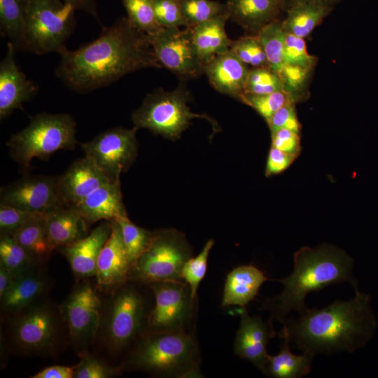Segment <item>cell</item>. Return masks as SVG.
Here are the masks:
<instances>
[{
	"label": "cell",
	"instance_id": "obj_1",
	"mask_svg": "<svg viewBox=\"0 0 378 378\" xmlns=\"http://www.w3.org/2000/svg\"><path fill=\"white\" fill-rule=\"evenodd\" d=\"M56 75L69 89L89 92L146 68H161L146 34L121 18L97 38L76 50L65 49Z\"/></svg>",
	"mask_w": 378,
	"mask_h": 378
},
{
	"label": "cell",
	"instance_id": "obj_2",
	"mask_svg": "<svg viewBox=\"0 0 378 378\" xmlns=\"http://www.w3.org/2000/svg\"><path fill=\"white\" fill-rule=\"evenodd\" d=\"M370 295L355 290L349 300H337L326 307L307 309L296 318L286 319L279 333L290 348L302 352L353 353L372 337L377 323Z\"/></svg>",
	"mask_w": 378,
	"mask_h": 378
},
{
	"label": "cell",
	"instance_id": "obj_3",
	"mask_svg": "<svg viewBox=\"0 0 378 378\" xmlns=\"http://www.w3.org/2000/svg\"><path fill=\"white\" fill-rule=\"evenodd\" d=\"M292 273L274 280L284 285L278 295L266 298L262 310L270 312L269 320L283 323L292 311L302 314L307 307V295L332 284H351L358 290L357 280L352 274L354 260L342 249L323 244L316 248L303 246L293 254Z\"/></svg>",
	"mask_w": 378,
	"mask_h": 378
},
{
	"label": "cell",
	"instance_id": "obj_4",
	"mask_svg": "<svg viewBox=\"0 0 378 378\" xmlns=\"http://www.w3.org/2000/svg\"><path fill=\"white\" fill-rule=\"evenodd\" d=\"M130 364L162 377H202L198 344L187 330L148 332L133 351Z\"/></svg>",
	"mask_w": 378,
	"mask_h": 378
},
{
	"label": "cell",
	"instance_id": "obj_5",
	"mask_svg": "<svg viewBox=\"0 0 378 378\" xmlns=\"http://www.w3.org/2000/svg\"><path fill=\"white\" fill-rule=\"evenodd\" d=\"M76 123L66 113H41L33 117L22 130L13 134L7 142L12 158L23 169L34 158L47 160L61 149H74Z\"/></svg>",
	"mask_w": 378,
	"mask_h": 378
},
{
	"label": "cell",
	"instance_id": "obj_6",
	"mask_svg": "<svg viewBox=\"0 0 378 378\" xmlns=\"http://www.w3.org/2000/svg\"><path fill=\"white\" fill-rule=\"evenodd\" d=\"M190 99L189 91L183 85L172 91L158 88L148 93L132 113L134 127L176 140L189 127L191 120L197 118L207 120L217 131L218 127L211 118L191 111L188 104Z\"/></svg>",
	"mask_w": 378,
	"mask_h": 378
},
{
	"label": "cell",
	"instance_id": "obj_7",
	"mask_svg": "<svg viewBox=\"0 0 378 378\" xmlns=\"http://www.w3.org/2000/svg\"><path fill=\"white\" fill-rule=\"evenodd\" d=\"M191 257L183 232L173 228L155 230L147 249L132 265L128 280L146 284L182 280L181 270Z\"/></svg>",
	"mask_w": 378,
	"mask_h": 378
},
{
	"label": "cell",
	"instance_id": "obj_8",
	"mask_svg": "<svg viewBox=\"0 0 378 378\" xmlns=\"http://www.w3.org/2000/svg\"><path fill=\"white\" fill-rule=\"evenodd\" d=\"M76 9L62 0H29L24 50L43 55L61 53L75 27Z\"/></svg>",
	"mask_w": 378,
	"mask_h": 378
},
{
	"label": "cell",
	"instance_id": "obj_9",
	"mask_svg": "<svg viewBox=\"0 0 378 378\" xmlns=\"http://www.w3.org/2000/svg\"><path fill=\"white\" fill-rule=\"evenodd\" d=\"M155 296V306L147 318L148 332L187 330L193 319L197 300L183 280L148 284Z\"/></svg>",
	"mask_w": 378,
	"mask_h": 378
},
{
	"label": "cell",
	"instance_id": "obj_10",
	"mask_svg": "<svg viewBox=\"0 0 378 378\" xmlns=\"http://www.w3.org/2000/svg\"><path fill=\"white\" fill-rule=\"evenodd\" d=\"M137 129L113 127L80 144L90 158L111 182H120L122 173L128 170L138 153Z\"/></svg>",
	"mask_w": 378,
	"mask_h": 378
},
{
	"label": "cell",
	"instance_id": "obj_11",
	"mask_svg": "<svg viewBox=\"0 0 378 378\" xmlns=\"http://www.w3.org/2000/svg\"><path fill=\"white\" fill-rule=\"evenodd\" d=\"M146 36L162 67L183 79L204 74V64L196 51L190 27H162Z\"/></svg>",
	"mask_w": 378,
	"mask_h": 378
},
{
	"label": "cell",
	"instance_id": "obj_12",
	"mask_svg": "<svg viewBox=\"0 0 378 378\" xmlns=\"http://www.w3.org/2000/svg\"><path fill=\"white\" fill-rule=\"evenodd\" d=\"M58 177L34 175L18 179L1 188L0 205L43 214L64 206Z\"/></svg>",
	"mask_w": 378,
	"mask_h": 378
},
{
	"label": "cell",
	"instance_id": "obj_13",
	"mask_svg": "<svg viewBox=\"0 0 378 378\" xmlns=\"http://www.w3.org/2000/svg\"><path fill=\"white\" fill-rule=\"evenodd\" d=\"M106 324L111 346L122 350L140 332L144 318V303L140 293L132 285L118 290L111 302Z\"/></svg>",
	"mask_w": 378,
	"mask_h": 378
},
{
	"label": "cell",
	"instance_id": "obj_14",
	"mask_svg": "<svg viewBox=\"0 0 378 378\" xmlns=\"http://www.w3.org/2000/svg\"><path fill=\"white\" fill-rule=\"evenodd\" d=\"M13 330L15 344L25 353H39L55 344L58 319L47 304L29 305L20 312Z\"/></svg>",
	"mask_w": 378,
	"mask_h": 378
},
{
	"label": "cell",
	"instance_id": "obj_15",
	"mask_svg": "<svg viewBox=\"0 0 378 378\" xmlns=\"http://www.w3.org/2000/svg\"><path fill=\"white\" fill-rule=\"evenodd\" d=\"M101 301L89 284L77 286L61 307V314L74 342L95 336L100 320Z\"/></svg>",
	"mask_w": 378,
	"mask_h": 378
},
{
	"label": "cell",
	"instance_id": "obj_16",
	"mask_svg": "<svg viewBox=\"0 0 378 378\" xmlns=\"http://www.w3.org/2000/svg\"><path fill=\"white\" fill-rule=\"evenodd\" d=\"M239 314L240 324L233 344L234 354L265 374L269 358L267 346L276 335L272 321H264L258 315L250 316L245 307H241Z\"/></svg>",
	"mask_w": 378,
	"mask_h": 378
},
{
	"label": "cell",
	"instance_id": "obj_17",
	"mask_svg": "<svg viewBox=\"0 0 378 378\" xmlns=\"http://www.w3.org/2000/svg\"><path fill=\"white\" fill-rule=\"evenodd\" d=\"M15 47L9 42L0 63V118L8 117L15 109L31 99L38 87L20 70L15 59Z\"/></svg>",
	"mask_w": 378,
	"mask_h": 378
},
{
	"label": "cell",
	"instance_id": "obj_18",
	"mask_svg": "<svg viewBox=\"0 0 378 378\" xmlns=\"http://www.w3.org/2000/svg\"><path fill=\"white\" fill-rule=\"evenodd\" d=\"M111 182L87 156L75 160L58 177V188L64 206H75L101 186Z\"/></svg>",
	"mask_w": 378,
	"mask_h": 378
},
{
	"label": "cell",
	"instance_id": "obj_19",
	"mask_svg": "<svg viewBox=\"0 0 378 378\" xmlns=\"http://www.w3.org/2000/svg\"><path fill=\"white\" fill-rule=\"evenodd\" d=\"M111 223V234L101 250L97 263L95 276L102 289L113 288L125 284L132 265L118 222L112 220Z\"/></svg>",
	"mask_w": 378,
	"mask_h": 378
},
{
	"label": "cell",
	"instance_id": "obj_20",
	"mask_svg": "<svg viewBox=\"0 0 378 378\" xmlns=\"http://www.w3.org/2000/svg\"><path fill=\"white\" fill-rule=\"evenodd\" d=\"M111 232V220H106L83 238L59 247L76 276L80 278L96 276L98 258Z\"/></svg>",
	"mask_w": 378,
	"mask_h": 378
},
{
	"label": "cell",
	"instance_id": "obj_21",
	"mask_svg": "<svg viewBox=\"0 0 378 378\" xmlns=\"http://www.w3.org/2000/svg\"><path fill=\"white\" fill-rule=\"evenodd\" d=\"M249 71L230 50L204 66V74L216 90L238 99L244 93Z\"/></svg>",
	"mask_w": 378,
	"mask_h": 378
},
{
	"label": "cell",
	"instance_id": "obj_22",
	"mask_svg": "<svg viewBox=\"0 0 378 378\" xmlns=\"http://www.w3.org/2000/svg\"><path fill=\"white\" fill-rule=\"evenodd\" d=\"M75 207L90 225L127 217L120 182H109L95 189Z\"/></svg>",
	"mask_w": 378,
	"mask_h": 378
},
{
	"label": "cell",
	"instance_id": "obj_23",
	"mask_svg": "<svg viewBox=\"0 0 378 378\" xmlns=\"http://www.w3.org/2000/svg\"><path fill=\"white\" fill-rule=\"evenodd\" d=\"M225 4L229 20L256 33L271 22L279 20L284 10L281 0H227Z\"/></svg>",
	"mask_w": 378,
	"mask_h": 378
},
{
	"label": "cell",
	"instance_id": "obj_24",
	"mask_svg": "<svg viewBox=\"0 0 378 378\" xmlns=\"http://www.w3.org/2000/svg\"><path fill=\"white\" fill-rule=\"evenodd\" d=\"M267 280L264 272L253 265L234 268L227 274L221 306L245 307L255 299L259 288Z\"/></svg>",
	"mask_w": 378,
	"mask_h": 378
},
{
	"label": "cell",
	"instance_id": "obj_25",
	"mask_svg": "<svg viewBox=\"0 0 378 378\" xmlns=\"http://www.w3.org/2000/svg\"><path fill=\"white\" fill-rule=\"evenodd\" d=\"M229 20L225 13L209 21L190 27L197 55L204 66L215 57L227 52L232 41L225 31Z\"/></svg>",
	"mask_w": 378,
	"mask_h": 378
},
{
	"label": "cell",
	"instance_id": "obj_26",
	"mask_svg": "<svg viewBox=\"0 0 378 378\" xmlns=\"http://www.w3.org/2000/svg\"><path fill=\"white\" fill-rule=\"evenodd\" d=\"M46 223L55 248L71 244L88 234L89 224L75 206H64L47 213Z\"/></svg>",
	"mask_w": 378,
	"mask_h": 378
},
{
	"label": "cell",
	"instance_id": "obj_27",
	"mask_svg": "<svg viewBox=\"0 0 378 378\" xmlns=\"http://www.w3.org/2000/svg\"><path fill=\"white\" fill-rule=\"evenodd\" d=\"M46 286L44 276L34 270L16 276L1 297L4 310L18 313L35 302L42 295Z\"/></svg>",
	"mask_w": 378,
	"mask_h": 378
},
{
	"label": "cell",
	"instance_id": "obj_28",
	"mask_svg": "<svg viewBox=\"0 0 378 378\" xmlns=\"http://www.w3.org/2000/svg\"><path fill=\"white\" fill-rule=\"evenodd\" d=\"M333 5L324 2H309L294 5L286 10L282 20L286 33L304 38L330 13Z\"/></svg>",
	"mask_w": 378,
	"mask_h": 378
},
{
	"label": "cell",
	"instance_id": "obj_29",
	"mask_svg": "<svg viewBox=\"0 0 378 378\" xmlns=\"http://www.w3.org/2000/svg\"><path fill=\"white\" fill-rule=\"evenodd\" d=\"M315 355L303 352L294 355L287 340L284 339L280 352L275 356L269 355L264 374L274 378H300L308 374Z\"/></svg>",
	"mask_w": 378,
	"mask_h": 378
},
{
	"label": "cell",
	"instance_id": "obj_30",
	"mask_svg": "<svg viewBox=\"0 0 378 378\" xmlns=\"http://www.w3.org/2000/svg\"><path fill=\"white\" fill-rule=\"evenodd\" d=\"M46 216L27 223L12 235L39 263L46 260L56 248L48 233Z\"/></svg>",
	"mask_w": 378,
	"mask_h": 378
},
{
	"label": "cell",
	"instance_id": "obj_31",
	"mask_svg": "<svg viewBox=\"0 0 378 378\" xmlns=\"http://www.w3.org/2000/svg\"><path fill=\"white\" fill-rule=\"evenodd\" d=\"M29 0H0L1 36L15 48L24 50V31Z\"/></svg>",
	"mask_w": 378,
	"mask_h": 378
},
{
	"label": "cell",
	"instance_id": "obj_32",
	"mask_svg": "<svg viewBox=\"0 0 378 378\" xmlns=\"http://www.w3.org/2000/svg\"><path fill=\"white\" fill-rule=\"evenodd\" d=\"M255 36L260 42L269 64L270 68L278 72L282 65L283 52L286 32L282 21L274 20L261 28Z\"/></svg>",
	"mask_w": 378,
	"mask_h": 378
},
{
	"label": "cell",
	"instance_id": "obj_33",
	"mask_svg": "<svg viewBox=\"0 0 378 378\" xmlns=\"http://www.w3.org/2000/svg\"><path fill=\"white\" fill-rule=\"evenodd\" d=\"M37 263L12 235H1L0 264L15 276L34 270Z\"/></svg>",
	"mask_w": 378,
	"mask_h": 378
},
{
	"label": "cell",
	"instance_id": "obj_34",
	"mask_svg": "<svg viewBox=\"0 0 378 378\" xmlns=\"http://www.w3.org/2000/svg\"><path fill=\"white\" fill-rule=\"evenodd\" d=\"M115 220L120 226L127 255L133 265L148 247L153 232L136 225L128 217L120 218Z\"/></svg>",
	"mask_w": 378,
	"mask_h": 378
},
{
	"label": "cell",
	"instance_id": "obj_35",
	"mask_svg": "<svg viewBox=\"0 0 378 378\" xmlns=\"http://www.w3.org/2000/svg\"><path fill=\"white\" fill-rule=\"evenodd\" d=\"M127 20L135 29L151 34L162 27L158 24L152 0H122Z\"/></svg>",
	"mask_w": 378,
	"mask_h": 378
},
{
	"label": "cell",
	"instance_id": "obj_36",
	"mask_svg": "<svg viewBox=\"0 0 378 378\" xmlns=\"http://www.w3.org/2000/svg\"><path fill=\"white\" fill-rule=\"evenodd\" d=\"M186 27H192L226 13L225 4L214 0H180Z\"/></svg>",
	"mask_w": 378,
	"mask_h": 378
},
{
	"label": "cell",
	"instance_id": "obj_37",
	"mask_svg": "<svg viewBox=\"0 0 378 378\" xmlns=\"http://www.w3.org/2000/svg\"><path fill=\"white\" fill-rule=\"evenodd\" d=\"M313 70L312 67L284 64L277 72L284 90L290 95L295 103L304 98Z\"/></svg>",
	"mask_w": 378,
	"mask_h": 378
},
{
	"label": "cell",
	"instance_id": "obj_38",
	"mask_svg": "<svg viewBox=\"0 0 378 378\" xmlns=\"http://www.w3.org/2000/svg\"><path fill=\"white\" fill-rule=\"evenodd\" d=\"M239 100L255 110L265 120L284 106L295 102L284 90L269 94L243 93Z\"/></svg>",
	"mask_w": 378,
	"mask_h": 378
},
{
	"label": "cell",
	"instance_id": "obj_39",
	"mask_svg": "<svg viewBox=\"0 0 378 378\" xmlns=\"http://www.w3.org/2000/svg\"><path fill=\"white\" fill-rule=\"evenodd\" d=\"M214 244V239H209L201 252L195 257L190 258L181 270V278L189 286L194 300L197 299V289L206 274L209 255Z\"/></svg>",
	"mask_w": 378,
	"mask_h": 378
},
{
	"label": "cell",
	"instance_id": "obj_40",
	"mask_svg": "<svg viewBox=\"0 0 378 378\" xmlns=\"http://www.w3.org/2000/svg\"><path fill=\"white\" fill-rule=\"evenodd\" d=\"M230 50L247 66L270 68L265 50L255 36L232 41Z\"/></svg>",
	"mask_w": 378,
	"mask_h": 378
},
{
	"label": "cell",
	"instance_id": "obj_41",
	"mask_svg": "<svg viewBox=\"0 0 378 378\" xmlns=\"http://www.w3.org/2000/svg\"><path fill=\"white\" fill-rule=\"evenodd\" d=\"M284 90L279 74L269 67L250 69L244 93L269 94Z\"/></svg>",
	"mask_w": 378,
	"mask_h": 378
},
{
	"label": "cell",
	"instance_id": "obj_42",
	"mask_svg": "<svg viewBox=\"0 0 378 378\" xmlns=\"http://www.w3.org/2000/svg\"><path fill=\"white\" fill-rule=\"evenodd\" d=\"M283 61L284 64L314 68L318 58L308 53L304 38L286 33Z\"/></svg>",
	"mask_w": 378,
	"mask_h": 378
},
{
	"label": "cell",
	"instance_id": "obj_43",
	"mask_svg": "<svg viewBox=\"0 0 378 378\" xmlns=\"http://www.w3.org/2000/svg\"><path fill=\"white\" fill-rule=\"evenodd\" d=\"M46 214L33 212L21 209L0 205L1 235H13L27 223L43 217Z\"/></svg>",
	"mask_w": 378,
	"mask_h": 378
},
{
	"label": "cell",
	"instance_id": "obj_44",
	"mask_svg": "<svg viewBox=\"0 0 378 378\" xmlns=\"http://www.w3.org/2000/svg\"><path fill=\"white\" fill-rule=\"evenodd\" d=\"M156 20L161 27H186L180 0H152Z\"/></svg>",
	"mask_w": 378,
	"mask_h": 378
},
{
	"label": "cell",
	"instance_id": "obj_45",
	"mask_svg": "<svg viewBox=\"0 0 378 378\" xmlns=\"http://www.w3.org/2000/svg\"><path fill=\"white\" fill-rule=\"evenodd\" d=\"M295 105V103H290L284 106L266 120L271 133L280 129H287L300 133L301 125L297 116Z\"/></svg>",
	"mask_w": 378,
	"mask_h": 378
},
{
	"label": "cell",
	"instance_id": "obj_46",
	"mask_svg": "<svg viewBox=\"0 0 378 378\" xmlns=\"http://www.w3.org/2000/svg\"><path fill=\"white\" fill-rule=\"evenodd\" d=\"M272 134V146L296 158L301 151L300 134L287 129H280Z\"/></svg>",
	"mask_w": 378,
	"mask_h": 378
},
{
	"label": "cell",
	"instance_id": "obj_47",
	"mask_svg": "<svg viewBox=\"0 0 378 378\" xmlns=\"http://www.w3.org/2000/svg\"><path fill=\"white\" fill-rule=\"evenodd\" d=\"M115 369L111 368L93 357L83 360L74 372L76 378H106L113 374Z\"/></svg>",
	"mask_w": 378,
	"mask_h": 378
},
{
	"label": "cell",
	"instance_id": "obj_48",
	"mask_svg": "<svg viewBox=\"0 0 378 378\" xmlns=\"http://www.w3.org/2000/svg\"><path fill=\"white\" fill-rule=\"evenodd\" d=\"M295 159V156L271 146L266 163V176H270L284 172Z\"/></svg>",
	"mask_w": 378,
	"mask_h": 378
},
{
	"label": "cell",
	"instance_id": "obj_49",
	"mask_svg": "<svg viewBox=\"0 0 378 378\" xmlns=\"http://www.w3.org/2000/svg\"><path fill=\"white\" fill-rule=\"evenodd\" d=\"M76 366L53 365L48 367L31 376V378H72Z\"/></svg>",
	"mask_w": 378,
	"mask_h": 378
},
{
	"label": "cell",
	"instance_id": "obj_50",
	"mask_svg": "<svg viewBox=\"0 0 378 378\" xmlns=\"http://www.w3.org/2000/svg\"><path fill=\"white\" fill-rule=\"evenodd\" d=\"M71 4L76 10L87 12L98 19L94 0H62Z\"/></svg>",
	"mask_w": 378,
	"mask_h": 378
},
{
	"label": "cell",
	"instance_id": "obj_51",
	"mask_svg": "<svg viewBox=\"0 0 378 378\" xmlns=\"http://www.w3.org/2000/svg\"><path fill=\"white\" fill-rule=\"evenodd\" d=\"M15 277L12 272L0 264V297H2Z\"/></svg>",
	"mask_w": 378,
	"mask_h": 378
},
{
	"label": "cell",
	"instance_id": "obj_52",
	"mask_svg": "<svg viewBox=\"0 0 378 378\" xmlns=\"http://www.w3.org/2000/svg\"><path fill=\"white\" fill-rule=\"evenodd\" d=\"M339 1L340 0H281L284 10H286L290 7L299 4L309 2H324L334 6V4Z\"/></svg>",
	"mask_w": 378,
	"mask_h": 378
}]
</instances>
